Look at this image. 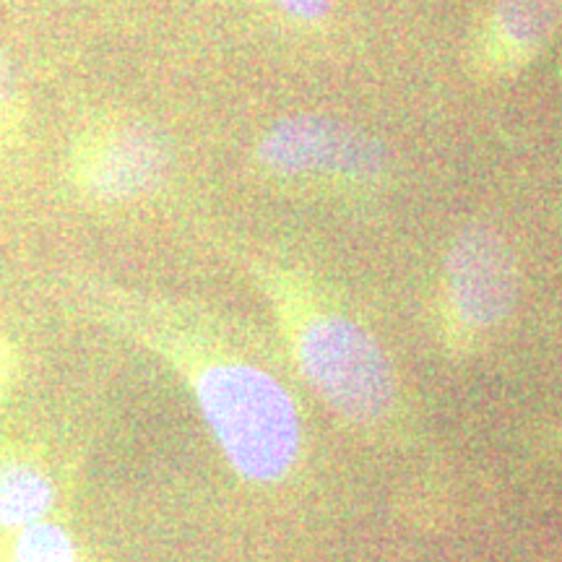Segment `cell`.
Listing matches in <instances>:
<instances>
[{
    "label": "cell",
    "mask_w": 562,
    "mask_h": 562,
    "mask_svg": "<svg viewBox=\"0 0 562 562\" xmlns=\"http://www.w3.org/2000/svg\"><path fill=\"white\" fill-rule=\"evenodd\" d=\"M0 562H83L74 531L55 518L0 539Z\"/></svg>",
    "instance_id": "obj_8"
},
{
    "label": "cell",
    "mask_w": 562,
    "mask_h": 562,
    "mask_svg": "<svg viewBox=\"0 0 562 562\" xmlns=\"http://www.w3.org/2000/svg\"><path fill=\"white\" fill-rule=\"evenodd\" d=\"M562 26V0H492L480 63L487 74L505 76L544 50Z\"/></svg>",
    "instance_id": "obj_6"
},
{
    "label": "cell",
    "mask_w": 562,
    "mask_h": 562,
    "mask_svg": "<svg viewBox=\"0 0 562 562\" xmlns=\"http://www.w3.org/2000/svg\"><path fill=\"white\" fill-rule=\"evenodd\" d=\"M21 381V351L9 334L0 328V404L16 391Z\"/></svg>",
    "instance_id": "obj_10"
},
{
    "label": "cell",
    "mask_w": 562,
    "mask_h": 562,
    "mask_svg": "<svg viewBox=\"0 0 562 562\" xmlns=\"http://www.w3.org/2000/svg\"><path fill=\"white\" fill-rule=\"evenodd\" d=\"M273 5H279L281 11L290 13L294 19H305V21H318L331 11L334 0H271Z\"/></svg>",
    "instance_id": "obj_11"
},
{
    "label": "cell",
    "mask_w": 562,
    "mask_h": 562,
    "mask_svg": "<svg viewBox=\"0 0 562 562\" xmlns=\"http://www.w3.org/2000/svg\"><path fill=\"white\" fill-rule=\"evenodd\" d=\"M21 128H24V97L11 55L0 45V151L19 144Z\"/></svg>",
    "instance_id": "obj_9"
},
{
    "label": "cell",
    "mask_w": 562,
    "mask_h": 562,
    "mask_svg": "<svg viewBox=\"0 0 562 562\" xmlns=\"http://www.w3.org/2000/svg\"><path fill=\"white\" fill-rule=\"evenodd\" d=\"M256 157L281 178H341L372 182L383 178L391 159L383 140L344 121L323 115L281 117L263 133Z\"/></svg>",
    "instance_id": "obj_3"
},
{
    "label": "cell",
    "mask_w": 562,
    "mask_h": 562,
    "mask_svg": "<svg viewBox=\"0 0 562 562\" xmlns=\"http://www.w3.org/2000/svg\"><path fill=\"white\" fill-rule=\"evenodd\" d=\"M518 297L508 243L492 227H463L446 256L448 328L461 341L495 331Z\"/></svg>",
    "instance_id": "obj_4"
},
{
    "label": "cell",
    "mask_w": 562,
    "mask_h": 562,
    "mask_svg": "<svg viewBox=\"0 0 562 562\" xmlns=\"http://www.w3.org/2000/svg\"><path fill=\"white\" fill-rule=\"evenodd\" d=\"M144 341L165 355L191 385L201 417L227 461L252 482H277L300 451V419L277 378L248 360L167 331L144 328Z\"/></svg>",
    "instance_id": "obj_1"
},
{
    "label": "cell",
    "mask_w": 562,
    "mask_h": 562,
    "mask_svg": "<svg viewBox=\"0 0 562 562\" xmlns=\"http://www.w3.org/2000/svg\"><path fill=\"white\" fill-rule=\"evenodd\" d=\"M58 482L40 448L0 442V539L53 518Z\"/></svg>",
    "instance_id": "obj_7"
},
{
    "label": "cell",
    "mask_w": 562,
    "mask_h": 562,
    "mask_svg": "<svg viewBox=\"0 0 562 562\" xmlns=\"http://www.w3.org/2000/svg\"><path fill=\"white\" fill-rule=\"evenodd\" d=\"M170 170V146L151 125L112 121L89 128L70 151V182L94 203L151 193Z\"/></svg>",
    "instance_id": "obj_5"
},
{
    "label": "cell",
    "mask_w": 562,
    "mask_h": 562,
    "mask_svg": "<svg viewBox=\"0 0 562 562\" xmlns=\"http://www.w3.org/2000/svg\"><path fill=\"white\" fill-rule=\"evenodd\" d=\"M281 311L302 375L323 402L357 425L389 417L396 402L393 370L360 323L297 300H284Z\"/></svg>",
    "instance_id": "obj_2"
}]
</instances>
